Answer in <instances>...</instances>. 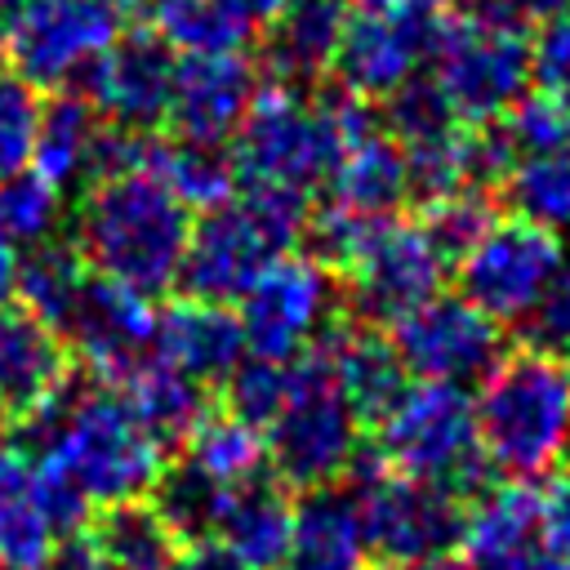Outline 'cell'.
I'll return each mask as SVG.
<instances>
[{"label": "cell", "instance_id": "5bb4252c", "mask_svg": "<svg viewBox=\"0 0 570 570\" xmlns=\"http://www.w3.org/2000/svg\"><path fill=\"white\" fill-rule=\"evenodd\" d=\"M392 347L405 374L468 387L499 365L503 325L463 294H432L414 312L392 321Z\"/></svg>", "mask_w": 570, "mask_h": 570}, {"label": "cell", "instance_id": "44dd1931", "mask_svg": "<svg viewBox=\"0 0 570 570\" xmlns=\"http://www.w3.org/2000/svg\"><path fill=\"white\" fill-rule=\"evenodd\" d=\"M539 543V485L534 481H494L468 503L459 557L468 570H521Z\"/></svg>", "mask_w": 570, "mask_h": 570}, {"label": "cell", "instance_id": "7c38bea8", "mask_svg": "<svg viewBox=\"0 0 570 570\" xmlns=\"http://www.w3.org/2000/svg\"><path fill=\"white\" fill-rule=\"evenodd\" d=\"M566 249L561 236L530 223V218H494L485 236L454 263L459 267V294L476 303L490 321L517 325L530 321L539 298L548 294L552 276L561 272Z\"/></svg>", "mask_w": 570, "mask_h": 570}, {"label": "cell", "instance_id": "83f0119b", "mask_svg": "<svg viewBox=\"0 0 570 570\" xmlns=\"http://www.w3.org/2000/svg\"><path fill=\"white\" fill-rule=\"evenodd\" d=\"M53 548L58 534L31 490V459L9 441L0 445V570H45Z\"/></svg>", "mask_w": 570, "mask_h": 570}, {"label": "cell", "instance_id": "11a10c76", "mask_svg": "<svg viewBox=\"0 0 570 570\" xmlns=\"http://www.w3.org/2000/svg\"><path fill=\"white\" fill-rule=\"evenodd\" d=\"M45 570H49V566H45Z\"/></svg>", "mask_w": 570, "mask_h": 570}, {"label": "cell", "instance_id": "6da1fadb", "mask_svg": "<svg viewBox=\"0 0 570 570\" xmlns=\"http://www.w3.org/2000/svg\"><path fill=\"white\" fill-rule=\"evenodd\" d=\"M13 428H18L13 445L22 454L58 459L94 508L147 499L165 463V450L129 414L125 396L98 379L89 387L67 383L53 401L18 419Z\"/></svg>", "mask_w": 570, "mask_h": 570}, {"label": "cell", "instance_id": "277c9868", "mask_svg": "<svg viewBox=\"0 0 570 570\" xmlns=\"http://www.w3.org/2000/svg\"><path fill=\"white\" fill-rule=\"evenodd\" d=\"M370 432H374V454L392 472L436 481L463 503H472L499 481L476 445L472 396L459 383H432V379L405 383V392Z\"/></svg>", "mask_w": 570, "mask_h": 570}, {"label": "cell", "instance_id": "9c48e42d", "mask_svg": "<svg viewBox=\"0 0 570 570\" xmlns=\"http://www.w3.org/2000/svg\"><path fill=\"white\" fill-rule=\"evenodd\" d=\"M138 4L142 0H22L4 53L36 89H67L111 49Z\"/></svg>", "mask_w": 570, "mask_h": 570}, {"label": "cell", "instance_id": "30bf717a", "mask_svg": "<svg viewBox=\"0 0 570 570\" xmlns=\"http://www.w3.org/2000/svg\"><path fill=\"white\" fill-rule=\"evenodd\" d=\"M445 0H347L330 71L356 98H387L428 62L445 22Z\"/></svg>", "mask_w": 570, "mask_h": 570}, {"label": "cell", "instance_id": "ac0fdd59", "mask_svg": "<svg viewBox=\"0 0 570 570\" xmlns=\"http://www.w3.org/2000/svg\"><path fill=\"white\" fill-rule=\"evenodd\" d=\"M254 94H258V67L245 49L183 53L174 62V89H169L165 120L183 142L223 147L240 129Z\"/></svg>", "mask_w": 570, "mask_h": 570}, {"label": "cell", "instance_id": "d590c367", "mask_svg": "<svg viewBox=\"0 0 570 570\" xmlns=\"http://www.w3.org/2000/svg\"><path fill=\"white\" fill-rule=\"evenodd\" d=\"M156 31L174 53H227L254 36L223 0H156Z\"/></svg>", "mask_w": 570, "mask_h": 570}, {"label": "cell", "instance_id": "7dc6e473", "mask_svg": "<svg viewBox=\"0 0 570 570\" xmlns=\"http://www.w3.org/2000/svg\"><path fill=\"white\" fill-rule=\"evenodd\" d=\"M169 570H245V566L232 557L227 543H218V539H200V543H183Z\"/></svg>", "mask_w": 570, "mask_h": 570}, {"label": "cell", "instance_id": "bcb514c9", "mask_svg": "<svg viewBox=\"0 0 570 570\" xmlns=\"http://www.w3.org/2000/svg\"><path fill=\"white\" fill-rule=\"evenodd\" d=\"M539 543L543 552L570 561V468L552 472L539 490Z\"/></svg>", "mask_w": 570, "mask_h": 570}, {"label": "cell", "instance_id": "74e56055", "mask_svg": "<svg viewBox=\"0 0 570 570\" xmlns=\"http://www.w3.org/2000/svg\"><path fill=\"white\" fill-rule=\"evenodd\" d=\"M285 392H289V361L245 352L236 370L223 379V414L240 419L254 432H267V423L285 405Z\"/></svg>", "mask_w": 570, "mask_h": 570}, {"label": "cell", "instance_id": "ab89813d", "mask_svg": "<svg viewBox=\"0 0 570 570\" xmlns=\"http://www.w3.org/2000/svg\"><path fill=\"white\" fill-rule=\"evenodd\" d=\"M58 214H62V191L53 183H45L40 174L18 169V174L0 178V218L18 245L31 249V245L49 240L58 227Z\"/></svg>", "mask_w": 570, "mask_h": 570}, {"label": "cell", "instance_id": "7a4b0ae2", "mask_svg": "<svg viewBox=\"0 0 570 570\" xmlns=\"http://www.w3.org/2000/svg\"><path fill=\"white\" fill-rule=\"evenodd\" d=\"M191 209L156 174H120L89 183L76 209V254L94 276H107L142 298L178 285Z\"/></svg>", "mask_w": 570, "mask_h": 570}, {"label": "cell", "instance_id": "ee69618b", "mask_svg": "<svg viewBox=\"0 0 570 570\" xmlns=\"http://www.w3.org/2000/svg\"><path fill=\"white\" fill-rule=\"evenodd\" d=\"M530 80L539 94L570 107V9L543 22L539 40L530 45Z\"/></svg>", "mask_w": 570, "mask_h": 570}, {"label": "cell", "instance_id": "f1b7e54d", "mask_svg": "<svg viewBox=\"0 0 570 570\" xmlns=\"http://www.w3.org/2000/svg\"><path fill=\"white\" fill-rule=\"evenodd\" d=\"M85 534L98 552V570H169L183 548L147 499L107 503L98 517H89Z\"/></svg>", "mask_w": 570, "mask_h": 570}, {"label": "cell", "instance_id": "8d00e7d4", "mask_svg": "<svg viewBox=\"0 0 570 570\" xmlns=\"http://www.w3.org/2000/svg\"><path fill=\"white\" fill-rule=\"evenodd\" d=\"M405 156V196L419 205H432L459 187H476L472 183V151H468V129H445L419 142H401Z\"/></svg>", "mask_w": 570, "mask_h": 570}, {"label": "cell", "instance_id": "7bdbcfd3", "mask_svg": "<svg viewBox=\"0 0 570 570\" xmlns=\"http://www.w3.org/2000/svg\"><path fill=\"white\" fill-rule=\"evenodd\" d=\"M508 142L517 156H534L543 147H557L570 138V107H561L548 94H521L503 116H499Z\"/></svg>", "mask_w": 570, "mask_h": 570}, {"label": "cell", "instance_id": "681fc988", "mask_svg": "<svg viewBox=\"0 0 570 570\" xmlns=\"http://www.w3.org/2000/svg\"><path fill=\"white\" fill-rule=\"evenodd\" d=\"M240 22H249V31H258V27H272L276 22V13L289 4V0H223Z\"/></svg>", "mask_w": 570, "mask_h": 570}, {"label": "cell", "instance_id": "7402d4cb", "mask_svg": "<svg viewBox=\"0 0 570 570\" xmlns=\"http://www.w3.org/2000/svg\"><path fill=\"white\" fill-rule=\"evenodd\" d=\"M312 347L325 356V365H330L343 401L361 419V428H374L410 383L392 338H383L379 325H361V321L343 325V321H334Z\"/></svg>", "mask_w": 570, "mask_h": 570}, {"label": "cell", "instance_id": "52a82bcc", "mask_svg": "<svg viewBox=\"0 0 570 570\" xmlns=\"http://www.w3.org/2000/svg\"><path fill=\"white\" fill-rule=\"evenodd\" d=\"M343 156V138L325 102H307L294 85L258 80V94L232 134V169L240 187H321Z\"/></svg>", "mask_w": 570, "mask_h": 570}, {"label": "cell", "instance_id": "484cf974", "mask_svg": "<svg viewBox=\"0 0 570 570\" xmlns=\"http://www.w3.org/2000/svg\"><path fill=\"white\" fill-rule=\"evenodd\" d=\"M343 18H347V0H289L272 22V40L263 53L267 71L294 89L321 80L334 62Z\"/></svg>", "mask_w": 570, "mask_h": 570}, {"label": "cell", "instance_id": "d6a6232c", "mask_svg": "<svg viewBox=\"0 0 570 570\" xmlns=\"http://www.w3.org/2000/svg\"><path fill=\"white\" fill-rule=\"evenodd\" d=\"M89 281L85 258L76 254V245H58V240H40L27 249V258H18V281L13 294L22 307H31L40 321H49L53 330H62L67 312L76 307L80 289Z\"/></svg>", "mask_w": 570, "mask_h": 570}, {"label": "cell", "instance_id": "c3c4849f", "mask_svg": "<svg viewBox=\"0 0 570 570\" xmlns=\"http://www.w3.org/2000/svg\"><path fill=\"white\" fill-rule=\"evenodd\" d=\"M494 4H499L503 13H512L517 22H525V27H530V22L543 27V22H552V18H561V13L570 9V0H494Z\"/></svg>", "mask_w": 570, "mask_h": 570}, {"label": "cell", "instance_id": "3957f363", "mask_svg": "<svg viewBox=\"0 0 570 570\" xmlns=\"http://www.w3.org/2000/svg\"><path fill=\"white\" fill-rule=\"evenodd\" d=\"M472 414L494 476L543 481L570 468V356L534 343L503 352L481 379Z\"/></svg>", "mask_w": 570, "mask_h": 570}, {"label": "cell", "instance_id": "b9f144b4", "mask_svg": "<svg viewBox=\"0 0 570 570\" xmlns=\"http://www.w3.org/2000/svg\"><path fill=\"white\" fill-rule=\"evenodd\" d=\"M36 125H40V89L22 80L13 67L0 71V178L27 169Z\"/></svg>", "mask_w": 570, "mask_h": 570}, {"label": "cell", "instance_id": "d6986e66", "mask_svg": "<svg viewBox=\"0 0 570 570\" xmlns=\"http://www.w3.org/2000/svg\"><path fill=\"white\" fill-rule=\"evenodd\" d=\"M71 383L67 338L22 303H0V423H18Z\"/></svg>", "mask_w": 570, "mask_h": 570}, {"label": "cell", "instance_id": "8992f818", "mask_svg": "<svg viewBox=\"0 0 570 570\" xmlns=\"http://www.w3.org/2000/svg\"><path fill=\"white\" fill-rule=\"evenodd\" d=\"M361 419L343 401L325 356L307 347L289 361V392L281 414L267 423V472L289 490H321L343 481L352 459L361 454Z\"/></svg>", "mask_w": 570, "mask_h": 570}, {"label": "cell", "instance_id": "5b68a950", "mask_svg": "<svg viewBox=\"0 0 570 570\" xmlns=\"http://www.w3.org/2000/svg\"><path fill=\"white\" fill-rule=\"evenodd\" d=\"M428 58L459 125L499 120L530 89V31L494 0L445 18Z\"/></svg>", "mask_w": 570, "mask_h": 570}, {"label": "cell", "instance_id": "ffe728a7", "mask_svg": "<svg viewBox=\"0 0 570 570\" xmlns=\"http://www.w3.org/2000/svg\"><path fill=\"white\" fill-rule=\"evenodd\" d=\"M151 356L169 361L174 370L191 374L196 383H223L236 361L245 356V334L236 321V307L205 303V298H174L156 312L151 330Z\"/></svg>", "mask_w": 570, "mask_h": 570}, {"label": "cell", "instance_id": "836d02e7", "mask_svg": "<svg viewBox=\"0 0 570 570\" xmlns=\"http://www.w3.org/2000/svg\"><path fill=\"white\" fill-rule=\"evenodd\" d=\"M178 454L191 459L200 472H209L214 481H223V485H232V490L267 472L263 432L245 428L240 419H232V414H223V410H209V414L196 423V432L178 445Z\"/></svg>", "mask_w": 570, "mask_h": 570}, {"label": "cell", "instance_id": "ba28073f", "mask_svg": "<svg viewBox=\"0 0 570 570\" xmlns=\"http://www.w3.org/2000/svg\"><path fill=\"white\" fill-rule=\"evenodd\" d=\"M343 485L356 499L361 534L379 561H419L459 552L468 503L436 481L392 472L374 450H361L343 472Z\"/></svg>", "mask_w": 570, "mask_h": 570}, {"label": "cell", "instance_id": "e0dca14e", "mask_svg": "<svg viewBox=\"0 0 570 570\" xmlns=\"http://www.w3.org/2000/svg\"><path fill=\"white\" fill-rule=\"evenodd\" d=\"M174 49L156 27H134L111 40V49L80 76L85 98L94 111H102L111 125L125 129H156L169 111L174 89Z\"/></svg>", "mask_w": 570, "mask_h": 570}, {"label": "cell", "instance_id": "8fae6325", "mask_svg": "<svg viewBox=\"0 0 570 570\" xmlns=\"http://www.w3.org/2000/svg\"><path fill=\"white\" fill-rule=\"evenodd\" d=\"M338 285L334 267H325L316 254H276L258 281L236 298V321L245 334V352L294 361L303 356L334 321Z\"/></svg>", "mask_w": 570, "mask_h": 570}, {"label": "cell", "instance_id": "f546056e", "mask_svg": "<svg viewBox=\"0 0 570 570\" xmlns=\"http://www.w3.org/2000/svg\"><path fill=\"white\" fill-rule=\"evenodd\" d=\"M147 503L178 543H200V539H218V525L232 503V485L214 481L209 472H200L191 459L178 454L160 463L147 490Z\"/></svg>", "mask_w": 570, "mask_h": 570}, {"label": "cell", "instance_id": "f5cc1de1", "mask_svg": "<svg viewBox=\"0 0 570 570\" xmlns=\"http://www.w3.org/2000/svg\"><path fill=\"white\" fill-rule=\"evenodd\" d=\"M521 570H570V561L566 557H552V552H534Z\"/></svg>", "mask_w": 570, "mask_h": 570}, {"label": "cell", "instance_id": "db71d44e", "mask_svg": "<svg viewBox=\"0 0 570 570\" xmlns=\"http://www.w3.org/2000/svg\"><path fill=\"white\" fill-rule=\"evenodd\" d=\"M18 9H22V0H0V53H4V36H9V22Z\"/></svg>", "mask_w": 570, "mask_h": 570}, {"label": "cell", "instance_id": "603a6c76", "mask_svg": "<svg viewBox=\"0 0 570 570\" xmlns=\"http://www.w3.org/2000/svg\"><path fill=\"white\" fill-rule=\"evenodd\" d=\"M281 570H370L361 512L343 481L307 490L294 503V530Z\"/></svg>", "mask_w": 570, "mask_h": 570}, {"label": "cell", "instance_id": "d4e9b609", "mask_svg": "<svg viewBox=\"0 0 570 570\" xmlns=\"http://www.w3.org/2000/svg\"><path fill=\"white\" fill-rule=\"evenodd\" d=\"M289 530H294V490L281 485L272 472H263L232 490L227 517L218 525V543H227L245 570H281L289 552Z\"/></svg>", "mask_w": 570, "mask_h": 570}, {"label": "cell", "instance_id": "816d5d0a", "mask_svg": "<svg viewBox=\"0 0 570 570\" xmlns=\"http://www.w3.org/2000/svg\"><path fill=\"white\" fill-rule=\"evenodd\" d=\"M370 570H468V561L459 552H441V557H419V561H379Z\"/></svg>", "mask_w": 570, "mask_h": 570}, {"label": "cell", "instance_id": "f6af8a7d", "mask_svg": "<svg viewBox=\"0 0 570 570\" xmlns=\"http://www.w3.org/2000/svg\"><path fill=\"white\" fill-rule=\"evenodd\" d=\"M530 343L548 347L557 356H570V263H561L548 294L530 312Z\"/></svg>", "mask_w": 570, "mask_h": 570}, {"label": "cell", "instance_id": "cb8c5ba5", "mask_svg": "<svg viewBox=\"0 0 570 570\" xmlns=\"http://www.w3.org/2000/svg\"><path fill=\"white\" fill-rule=\"evenodd\" d=\"M116 392L125 396L129 414L142 423V432H147L165 454L178 450V445L196 432V423L209 414V387L196 383L191 374L174 370V365L160 361V356H147L142 365H134V370L116 383Z\"/></svg>", "mask_w": 570, "mask_h": 570}, {"label": "cell", "instance_id": "1f68e13d", "mask_svg": "<svg viewBox=\"0 0 570 570\" xmlns=\"http://www.w3.org/2000/svg\"><path fill=\"white\" fill-rule=\"evenodd\" d=\"M187 209H214L223 200L236 196V169H232V156L223 147H209V142H169V138H156V151H151V169Z\"/></svg>", "mask_w": 570, "mask_h": 570}, {"label": "cell", "instance_id": "60d3db41", "mask_svg": "<svg viewBox=\"0 0 570 570\" xmlns=\"http://www.w3.org/2000/svg\"><path fill=\"white\" fill-rule=\"evenodd\" d=\"M383 125L396 142H419V138H432V134H445L454 129V111L445 102V94L436 89L432 76H410L401 80L387 98H383Z\"/></svg>", "mask_w": 570, "mask_h": 570}, {"label": "cell", "instance_id": "f35d334b", "mask_svg": "<svg viewBox=\"0 0 570 570\" xmlns=\"http://www.w3.org/2000/svg\"><path fill=\"white\" fill-rule=\"evenodd\" d=\"M499 214H494V200L481 191V187H459V191H450V196H441V200H432V205H423V232H428V240L436 245V254L445 258V263H459L481 236H485V227L494 223Z\"/></svg>", "mask_w": 570, "mask_h": 570}, {"label": "cell", "instance_id": "9a60e30c", "mask_svg": "<svg viewBox=\"0 0 570 570\" xmlns=\"http://www.w3.org/2000/svg\"><path fill=\"white\" fill-rule=\"evenodd\" d=\"M276 254H289V249L263 227V218L240 196H232L205 209L200 218H191L187 249L178 263V285L191 298L232 307Z\"/></svg>", "mask_w": 570, "mask_h": 570}, {"label": "cell", "instance_id": "2e32d148", "mask_svg": "<svg viewBox=\"0 0 570 570\" xmlns=\"http://www.w3.org/2000/svg\"><path fill=\"white\" fill-rule=\"evenodd\" d=\"M151 330H156L151 298L89 272L85 289L58 334L67 338L71 356H80L98 383L116 387L134 365H142L151 356Z\"/></svg>", "mask_w": 570, "mask_h": 570}, {"label": "cell", "instance_id": "4fadbf2b", "mask_svg": "<svg viewBox=\"0 0 570 570\" xmlns=\"http://www.w3.org/2000/svg\"><path fill=\"white\" fill-rule=\"evenodd\" d=\"M445 258L428 240L423 223L405 218H379L356 258L343 267L347 276V303L361 325H392L405 312H414L423 298L441 294Z\"/></svg>", "mask_w": 570, "mask_h": 570}, {"label": "cell", "instance_id": "f907efd6", "mask_svg": "<svg viewBox=\"0 0 570 570\" xmlns=\"http://www.w3.org/2000/svg\"><path fill=\"white\" fill-rule=\"evenodd\" d=\"M18 240L9 236V227H4V218H0V303H9L13 298V281H18Z\"/></svg>", "mask_w": 570, "mask_h": 570}, {"label": "cell", "instance_id": "e575fe53", "mask_svg": "<svg viewBox=\"0 0 570 570\" xmlns=\"http://www.w3.org/2000/svg\"><path fill=\"white\" fill-rule=\"evenodd\" d=\"M503 191L521 218L548 232H570V138L534 156H517L503 178Z\"/></svg>", "mask_w": 570, "mask_h": 570}, {"label": "cell", "instance_id": "4316f807", "mask_svg": "<svg viewBox=\"0 0 570 570\" xmlns=\"http://www.w3.org/2000/svg\"><path fill=\"white\" fill-rule=\"evenodd\" d=\"M330 200L370 218H387L396 214V205L405 200V156L401 142L392 134H365L361 142L343 147L334 174L325 178Z\"/></svg>", "mask_w": 570, "mask_h": 570}, {"label": "cell", "instance_id": "4dcf8cb0", "mask_svg": "<svg viewBox=\"0 0 570 570\" xmlns=\"http://www.w3.org/2000/svg\"><path fill=\"white\" fill-rule=\"evenodd\" d=\"M94 134H98L94 102L76 89H58L49 102H40V125H36L27 169L40 174L45 183H53L58 191L71 187L76 178H85Z\"/></svg>", "mask_w": 570, "mask_h": 570}]
</instances>
